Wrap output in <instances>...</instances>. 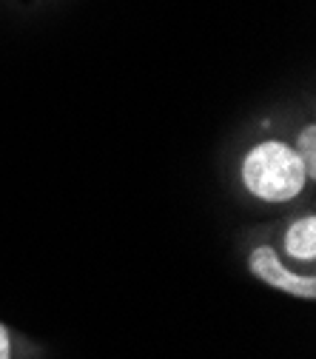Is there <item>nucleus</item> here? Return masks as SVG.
I'll return each instance as SVG.
<instances>
[{
	"label": "nucleus",
	"instance_id": "nucleus-2",
	"mask_svg": "<svg viewBox=\"0 0 316 359\" xmlns=\"http://www.w3.org/2000/svg\"><path fill=\"white\" fill-rule=\"evenodd\" d=\"M248 268L256 280H262L265 285L277 288L282 294H291L296 299H313L316 297V280L310 274H296L291 268H285V262L277 257V251L270 245H259L248 254Z\"/></svg>",
	"mask_w": 316,
	"mask_h": 359
},
{
	"label": "nucleus",
	"instance_id": "nucleus-4",
	"mask_svg": "<svg viewBox=\"0 0 316 359\" xmlns=\"http://www.w3.org/2000/svg\"><path fill=\"white\" fill-rule=\"evenodd\" d=\"M296 154L305 165V177L313 180L316 177V126L308 123L302 131H299V140H296Z\"/></svg>",
	"mask_w": 316,
	"mask_h": 359
},
{
	"label": "nucleus",
	"instance_id": "nucleus-5",
	"mask_svg": "<svg viewBox=\"0 0 316 359\" xmlns=\"http://www.w3.org/2000/svg\"><path fill=\"white\" fill-rule=\"evenodd\" d=\"M0 359H12V339H9V331L0 323Z\"/></svg>",
	"mask_w": 316,
	"mask_h": 359
},
{
	"label": "nucleus",
	"instance_id": "nucleus-1",
	"mask_svg": "<svg viewBox=\"0 0 316 359\" xmlns=\"http://www.w3.org/2000/svg\"><path fill=\"white\" fill-rule=\"evenodd\" d=\"M242 183L254 197L265 203H288L299 197L308 177L294 146L282 140H265L245 154Z\"/></svg>",
	"mask_w": 316,
	"mask_h": 359
},
{
	"label": "nucleus",
	"instance_id": "nucleus-3",
	"mask_svg": "<svg viewBox=\"0 0 316 359\" xmlns=\"http://www.w3.org/2000/svg\"><path fill=\"white\" fill-rule=\"evenodd\" d=\"M285 251L294 259L302 262H313L316 259V217L308 214L302 219H296L285 234Z\"/></svg>",
	"mask_w": 316,
	"mask_h": 359
}]
</instances>
